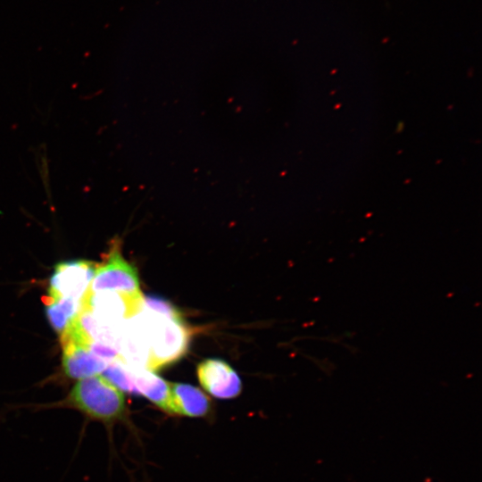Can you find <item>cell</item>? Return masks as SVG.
Segmentation results:
<instances>
[{
  "instance_id": "1",
  "label": "cell",
  "mask_w": 482,
  "mask_h": 482,
  "mask_svg": "<svg viewBox=\"0 0 482 482\" xmlns=\"http://www.w3.org/2000/svg\"><path fill=\"white\" fill-rule=\"evenodd\" d=\"M51 407L75 410L87 420L100 422L109 429L126 421L128 413L122 391L100 375L78 380L67 396Z\"/></svg>"
},
{
  "instance_id": "2",
  "label": "cell",
  "mask_w": 482,
  "mask_h": 482,
  "mask_svg": "<svg viewBox=\"0 0 482 482\" xmlns=\"http://www.w3.org/2000/svg\"><path fill=\"white\" fill-rule=\"evenodd\" d=\"M146 341L149 358L146 369L158 370L179 359L187 350L189 330L183 320L150 310L137 319Z\"/></svg>"
},
{
  "instance_id": "3",
  "label": "cell",
  "mask_w": 482,
  "mask_h": 482,
  "mask_svg": "<svg viewBox=\"0 0 482 482\" xmlns=\"http://www.w3.org/2000/svg\"><path fill=\"white\" fill-rule=\"evenodd\" d=\"M89 290L93 293L116 292L128 295H142L136 268L121 255L119 244L112 245L103 263H98Z\"/></svg>"
},
{
  "instance_id": "4",
  "label": "cell",
  "mask_w": 482,
  "mask_h": 482,
  "mask_svg": "<svg viewBox=\"0 0 482 482\" xmlns=\"http://www.w3.org/2000/svg\"><path fill=\"white\" fill-rule=\"evenodd\" d=\"M98 263L89 261L59 262L49 280L47 298L81 301L88 290Z\"/></svg>"
},
{
  "instance_id": "5",
  "label": "cell",
  "mask_w": 482,
  "mask_h": 482,
  "mask_svg": "<svg viewBox=\"0 0 482 482\" xmlns=\"http://www.w3.org/2000/svg\"><path fill=\"white\" fill-rule=\"evenodd\" d=\"M201 386L214 397L230 399L237 396L242 388L235 370L220 359H205L197 366Z\"/></svg>"
},
{
  "instance_id": "6",
  "label": "cell",
  "mask_w": 482,
  "mask_h": 482,
  "mask_svg": "<svg viewBox=\"0 0 482 482\" xmlns=\"http://www.w3.org/2000/svg\"><path fill=\"white\" fill-rule=\"evenodd\" d=\"M62 364L65 375L71 379H83L103 372L109 362L95 355L87 346L62 341Z\"/></svg>"
},
{
  "instance_id": "7",
  "label": "cell",
  "mask_w": 482,
  "mask_h": 482,
  "mask_svg": "<svg viewBox=\"0 0 482 482\" xmlns=\"http://www.w3.org/2000/svg\"><path fill=\"white\" fill-rule=\"evenodd\" d=\"M211 407L210 398L199 388L184 383L170 384L167 412L187 417H204L210 413Z\"/></svg>"
},
{
  "instance_id": "8",
  "label": "cell",
  "mask_w": 482,
  "mask_h": 482,
  "mask_svg": "<svg viewBox=\"0 0 482 482\" xmlns=\"http://www.w3.org/2000/svg\"><path fill=\"white\" fill-rule=\"evenodd\" d=\"M131 378L134 394L141 395L167 411L170 400V383L151 370L126 363Z\"/></svg>"
},
{
  "instance_id": "9",
  "label": "cell",
  "mask_w": 482,
  "mask_h": 482,
  "mask_svg": "<svg viewBox=\"0 0 482 482\" xmlns=\"http://www.w3.org/2000/svg\"><path fill=\"white\" fill-rule=\"evenodd\" d=\"M45 304L48 321L55 332L62 335L78 315L81 301L71 298L50 299L46 297Z\"/></svg>"
},
{
  "instance_id": "10",
  "label": "cell",
  "mask_w": 482,
  "mask_h": 482,
  "mask_svg": "<svg viewBox=\"0 0 482 482\" xmlns=\"http://www.w3.org/2000/svg\"><path fill=\"white\" fill-rule=\"evenodd\" d=\"M145 301L148 310L174 320H183L181 312L168 301L156 296H146Z\"/></svg>"
}]
</instances>
